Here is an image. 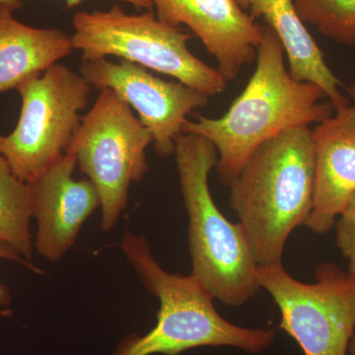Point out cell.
Instances as JSON below:
<instances>
[{
  "label": "cell",
  "instance_id": "obj_1",
  "mask_svg": "<svg viewBox=\"0 0 355 355\" xmlns=\"http://www.w3.org/2000/svg\"><path fill=\"white\" fill-rule=\"evenodd\" d=\"M257 50V67L246 88L220 118L198 116L184 123L183 133L209 140L218 153L219 180L230 186L252 154L289 128L320 123L335 112L316 84L298 81L284 64L286 51L268 25Z\"/></svg>",
  "mask_w": 355,
  "mask_h": 355
},
{
  "label": "cell",
  "instance_id": "obj_2",
  "mask_svg": "<svg viewBox=\"0 0 355 355\" xmlns=\"http://www.w3.org/2000/svg\"><path fill=\"white\" fill-rule=\"evenodd\" d=\"M230 205L259 266L282 263L292 231L313 209L312 130L289 128L259 147L230 184Z\"/></svg>",
  "mask_w": 355,
  "mask_h": 355
},
{
  "label": "cell",
  "instance_id": "obj_3",
  "mask_svg": "<svg viewBox=\"0 0 355 355\" xmlns=\"http://www.w3.org/2000/svg\"><path fill=\"white\" fill-rule=\"evenodd\" d=\"M120 248L149 293L158 298L157 322L144 335L123 338L113 355H180L203 347H229L259 354L272 345L275 330L230 323L196 275L166 272L144 236L127 232Z\"/></svg>",
  "mask_w": 355,
  "mask_h": 355
},
{
  "label": "cell",
  "instance_id": "obj_4",
  "mask_svg": "<svg viewBox=\"0 0 355 355\" xmlns=\"http://www.w3.org/2000/svg\"><path fill=\"white\" fill-rule=\"evenodd\" d=\"M179 183L189 217L188 242L193 275L226 305H244L261 288L254 261L241 224L218 209L209 190L210 172L218 153L200 135L182 133L175 147Z\"/></svg>",
  "mask_w": 355,
  "mask_h": 355
},
{
  "label": "cell",
  "instance_id": "obj_5",
  "mask_svg": "<svg viewBox=\"0 0 355 355\" xmlns=\"http://www.w3.org/2000/svg\"><path fill=\"white\" fill-rule=\"evenodd\" d=\"M70 35L83 60L116 57L171 76L211 97L226 90L228 81L189 49L193 35L159 20L153 11L130 14L121 6L109 10L79 11Z\"/></svg>",
  "mask_w": 355,
  "mask_h": 355
},
{
  "label": "cell",
  "instance_id": "obj_6",
  "mask_svg": "<svg viewBox=\"0 0 355 355\" xmlns=\"http://www.w3.org/2000/svg\"><path fill=\"white\" fill-rule=\"evenodd\" d=\"M151 144L153 135L127 103L109 89L100 90L67 153L76 155L79 169L99 193L105 232L113 230L127 209L130 184L148 171L146 149Z\"/></svg>",
  "mask_w": 355,
  "mask_h": 355
},
{
  "label": "cell",
  "instance_id": "obj_7",
  "mask_svg": "<svg viewBox=\"0 0 355 355\" xmlns=\"http://www.w3.org/2000/svg\"><path fill=\"white\" fill-rule=\"evenodd\" d=\"M16 90L19 120L12 132H0V156L29 183L67 153L93 88L80 73L57 64Z\"/></svg>",
  "mask_w": 355,
  "mask_h": 355
},
{
  "label": "cell",
  "instance_id": "obj_8",
  "mask_svg": "<svg viewBox=\"0 0 355 355\" xmlns=\"http://www.w3.org/2000/svg\"><path fill=\"white\" fill-rule=\"evenodd\" d=\"M316 282L291 277L284 263L258 266L261 288L282 315L279 328L305 355H347L355 334V280L333 263L318 266Z\"/></svg>",
  "mask_w": 355,
  "mask_h": 355
},
{
  "label": "cell",
  "instance_id": "obj_9",
  "mask_svg": "<svg viewBox=\"0 0 355 355\" xmlns=\"http://www.w3.org/2000/svg\"><path fill=\"white\" fill-rule=\"evenodd\" d=\"M80 74L91 87L113 91L137 112V118L153 135L155 153L163 158L174 155L176 139L183 133L187 116L209 103V96L197 89L159 78L146 67L127 60H83Z\"/></svg>",
  "mask_w": 355,
  "mask_h": 355
},
{
  "label": "cell",
  "instance_id": "obj_10",
  "mask_svg": "<svg viewBox=\"0 0 355 355\" xmlns=\"http://www.w3.org/2000/svg\"><path fill=\"white\" fill-rule=\"evenodd\" d=\"M76 155L67 153L28 183L32 216L37 222L34 246L46 260L60 261L76 244L83 224L101 205L94 184L73 178Z\"/></svg>",
  "mask_w": 355,
  "mask_h": 355
},
{
  "label": "cell",
  "instance_id": "obj_11",
  "mask_svg": "<svg viewBox=\"0 0 355 355\" xmlns=\"http://www.w3.org/2000/svg\"><path fill=\"white\" fill-rule=\"evenodd\" d=\"M166 24L184 25L202 41L216 69L228 81L256 62L263 26L257 24L235 0H150Z\"/></svg>",
  "mask_w": 355,
  "mask_h": 355
},
{
  "label": "cell",
  "instance_id": "obj_12",
  "mask_svg": "<svg viewBox=\"0 0 355 355\" xmlns=\"http://www.w3.org/2000/svg\"><path fill=\"white\" fill-rule=\"evenodd\" d=\"M312 140L314 200L305 226L326 234L355 195V105L336 109L318 123Z\"/></svg>",
  "mask_w": 355,
  "mask_h": 355
},
{
  "label": "cell",
  "instance_id": "obj_13",
  "mask_svg": "<svg viewBox=\"0 0 355 355\" xmlns=\"http://www.w3.org/2000/svg\"><path fill=\"white\" fill-rule=\"evenodd\" d=\"M22 4H0V94L41 76L74 51L71 38L62 30L16 19L14 12Z\"/></svg>",
  "mask_w": 355,
  "mask_h": 355
},
{
  "label": "cell",
  "instance_id": "obj_14",
  "mask_svg": "<svg viewBox=\"0 0 355 355\" xmlns=\"http://www.w3.org/2000/svg\"><path fill=\"white\" fill-rule=\"evenodd\" d=\"M254 19L261 17L279 37L294 79L316 84L334 109L349 105L340 90V81L326 64L321 50L299 17L293 0H235Z\"/></svg>",
  "mask_w": 355,
  "mask_h": 355
},
{
  "label": "cell",
  "instance_id": "obj_15",
  "mask_svg": "<svg viewBox=\"0 0 355 355\" xmlns=\"http://www.w3.org/2000/svg\"><path fill=\"white\" fill-rule=\"evenodd\" d=\"M32 218L28 183L16 177L6 159L0 156V244L12 248L31 263Z\"/></svg>",
  "mask_w": 355,
  "mask_h": 355
},
{
  "label": "cell",
  "instance_id": "obj_16",
  "mask_svg": "<svg viewBox=\"0 0 355 355\" xmlns=\"http://www.w3.org/2000/svg\"><path fill=\"white\" fill-rule=\"evenodd\" d=\"M302 22L336 43L355 46V0H293Z\"/></svg>",
  "mask_w": 355,
  "mask_h": 355
},
{
  "label": "cell",
  "instance_id": "obj_17",
  "mask_svg": "<svg viewBox=\"0 0 355 355\" xmlns=\"http://www.w3.org/2000/svg\"><path fill=\"white\" fill-rule=\"evenodd\" d=\"M335 227L336 245L347 261V272L355 280V195L336 219Z\"/></svg>",
  "mask_w": 355,
  "mask_h": 355
},
{
  "label": "cell",
  "instance_id": "obj_18",
  "mask_svg": "<svg viewBox=\"0 0 355 355\" xmlns=\"http://www.w3.org/2000/svg\"><path fill=\"white\" fill-rule=\"evenodd\" d=\"M0 260H8L17 261L21 265L27 266L30 270H34L36 272H41L33 263H29L22 258L20 254H18L12 248L6 246V245L0 244ZM11 303V293L9 291L8 286L6 284L0 282V313L6 314V311H3L4 308L10 305Z\"/></svg>",
  "mask_w": 355,
  "mask_h": 355
},
{
  "label": "cell",
  "instance_id": "obj_19",
  "mask_svg": "<svg viewBox=\"0 0 355 355\" xmlns=\"http://www.w3.org/2000/svg\"><path fill=\"white\" fill-rule=\"evenodd\" d=\"M84 0H64L65 6L67 8H73ZM118 1L125 2L130 6L137 7V9H144L146 11H153V6L150 0H118ZM15 2H22L21 0H0V4L15 3Z\"/></svg>",
  "mask_w": 355,
  "mask_h": 355
},
{
  "label": "cell",
  "instance_id": "obj_20",
  "mask_svg": "<svg viewBox=\"0 0 355 355\" xmlns=\"http://www.w3.org/2000/svg\"><path fill=\"white\" fill-rule=\"evenodd\" d=\"M349 352L350 355H355V334L352 336L349 345Z\"/></svg>",
  "mask_w": 355,
  "mask_h": 355
}]
</instances>
